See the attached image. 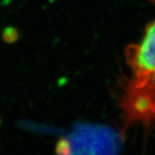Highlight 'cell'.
Returning a JSON list of instances; mask_svg holds the SVG:
<instances>
[{"label": "cell", "instance_id": "cell-1", "mask_svg": "<svg viewBox=\"0 0 155 155\" xmlns=\"http://www.w3.org/2000/svg\"><path fill=\"white\" fill-rule=\"evenodd\" d=\"M125 58L133 75L127 84L155 91V20L147 26L139 43L127 47Z\"/></svg>", "mask_w": 155, "mask_h": 155}, {"label": "cell", "instance_id": "cell-4", "mask_svg": "<svg viewBox=\"0 0 155 155\" xmlns=\"http://www.w3.org/2000/svg\"><path fill=\"white\" fill-rule=\"evenodd\" d=\"M2 123V119H1V117H0V124Z\"/></svg>", "mask_w": 155, "mask_h": 155}, {"label": "cell", "instance_id": "cell-2", "mask_svg": "<svg viewBox=\"0 0 155 155\" xmlns=\"http://www.w3.org/2000/svg\"><path fill=\"white\" fill-rule=\"evenodd\" d=\"M121 106L125 130L136 122L147 127L155 123V91L127 84Z\"/></svg>", "mask_w": 155, "mask_h": 155}, {"label": "cell", "instance_id": "cell-3", "mask_svg": "<svg viewBox=\"0 0 155 155\" xmlns=\"http://www.w3.org/2000/svg\"><path fill=\"white\" fill-rule=\"evenodd\" d=\"M150 1H151V2H153V3H154V4H155V0H150Z\"/></svg>", "mask_w": 155, "mask_h": 155}]
</instances>
